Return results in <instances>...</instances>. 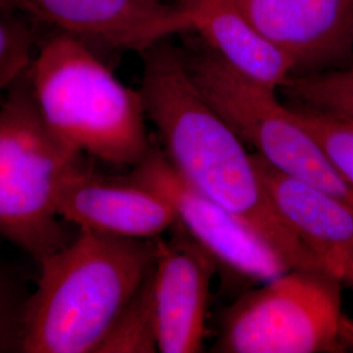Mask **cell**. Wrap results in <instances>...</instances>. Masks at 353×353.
I'll use <instances>...</instances> for the list:
<instances>
[{"instance_id": "5b68a950", "label": "cell", "mask_w": 353, "mask_h": 353, "mask_svg": "<svg viewBox=\"0 0 353 353\" xmlns=\"http://www.w3.org/2000/svg\"><path fill=\"white\" fill-rule=\"evenodd\" d=\"M194 85L245 145L271 165L338 196L353 208V189L341 178L290 106L270 88L234 70L203 39L181 48Z\"/></svg>"}, {"instance_id": "9a60e30c", "label": "cell", "mask_w": 353, "mask_h": 353, "mask_svg": "<svg viewBox=\"0 0 353 353\" xmlns=\"http://www.w3.org/2000/svg\"><path fill=\"white\" fill-rule=\"evenodd\" d=\"M292 105L353 122V64L313 74L292 75L281 87Z\"/></svg>"}, {"instance_id": "277c9868", "label": "cell", "mask_w": 353, "mask_h": 353, "mask_svg": "<svg viewBox=\"0 0 353 353\" xmlns=\"http://www.w3.org/2000/svg\"><path fill=\"white\" fill-rule=\"evenodd\" d=\"M88 169L83 154L57 139L43 122L29 70L0 102V237L37 263L68 240L58 214L65 186Z\"/></svg>"}, {"instance_id": "7a4b0ae2", "label": "cell", "mask_w": 353, "mask_h": 353, "mask_svg": "<svg viewBox=\"0 0 353 353\" xmlns=\"http://www.w3.org/2000/svg\"><path fill=\"white\" fill-rule=\"evenodd\" d=\"M154 240L80 230L42 259L26 303L23 353H94L153 270Z\"/></svg>"}, {"instance_id": "8fae6325", "label": "cell", "mask_w": 353, "mask_h": 353, "mask_svg": "<svg viewBox=\"0 0 353 353\" xmlns=\"http://www.w3.org/2000/svg\"><path fill=\"white\" fill-rule=\"evenodd\" d=\"M272 208L297 240L334 276L353 287V208L338 196L284 173L252 153Z\"/></svg>"}, {"instance_id": "52a82bcc", "label": "cell", "mask_w": 353, "mask_h": 353, "mask_svg": "<svg viewBox=\"0 0 353 353\" xmlns=\"http://www.w3.org/2000/svg\"><path fill=\"white\" fill-rule=\"evenodd\" d=\"M125 178L154 190L172 204L176 224L230 274L265 283L290 271L278 249L237 214L207 198L179 176L164 152L153 145Z\"/></svg>"}, {"instance_id": "e0dca14e", "label": "cell", "mask_w": 353, "mask_h": 353, "mask_svg": "<svg viewBox=\"0 0 353 353\" xmlns=\"http://www.w3.org/2000/svg\"><path fill=\"white\" fill-rule=\"evenodd\" d=\"M338 174L353 189V122L309 108L290 105Z\"/></svg>"}, {"instance_id": "6da1fadb", "label": "cell", "mask_w": 353, "mask_h": 353, "mask_svg": "<svg viewBox=\"0 0 353 353\" xmlns=\"http://www.w3.org/2000/svg\"><path fill=\"white\" fill-rule=\"evenodd\" d=\"M140 55L143 71L138 90L145 115L176 173L262 234L290 268L325 270L280 220L265 195L252 153L194 85L181 48L168 38Z\"/></svg>"}, {"instance_id": "ac0fdd59", "label": "cell", "mask_w": 353, "mask_h": 353, "mask_svg": "<svg viewBox=\"0 0 353 353\" xmlns=\"http://www.w3.org/2000/svg\"><path fill=\"white\" fill-rule=\"evenodd\" d=\"M29 296L24 275L0 256V353H23Z\"/></svg>"}, {"instance_id": "4fadbf2b", "label": "cell", "mask_w": 353, "mask_h": 353, "mask_svg": "<svg viewBox=\"0 0 353 353\" xmlns=\"http://www.w3.org/2000/svg\"><path fill=\"white\" fill-rule=\"evenodd\" d=\"M192 16V33L229 65L252 80L280 89L294 74L290 58L254 26L234 0H181Z\"/></svg>"}, {"instance_id": "5bb4252c", "label": "cell", "mask_w": 353, "mask_h": 353, "mask_svg": "<svg viewBox=\"0 0 353 353\" xmlns=\"http://www.w3.org/2000/svg\"><path fill=\"white\" fill-rule=\"evenodd\" d=\"M152 276L153 270L115 318L94 353L159 352Z\"/></svg>"}, {"instance_id": "3957f363", "label": "cell", "mask_w": 353, "mask_h": 353, "mask_svg": "<svg viewBox=\"0 0 353 353\" xmlns=\"http://www.w3.org/2000/svg\"><path fill=\"white\" fill-rule=\"evenodd\" d=\"M29 81L43 122L70 150L131 168L152 151L139 90L80 39L62 32L39 39Z\"/></svg>"}, {"instance_id": "ba28073f", "label": "cell", "mask_w": 353, "mask_h": 353, "mask_svg": "<svg viewBox=\"0 0 353 353\" xmlns=\"http://www.w3.org/2000/svg\"><path fill=\"white\" fill-rule=\"evenodd\" d=\"M36 24H48L93 50L141 54L192 33L191 13L165 0H11ZM100 54V52H99Z\"/></svg>"}, {"instance_id": "7c38bea8", "label": "cell", "mask_w": 353, "mask_h": 353, "mask_svg": "<svg viewBox=\"0 0 353 353\" xmlns=\"http://www.w3.org/2000/svg\"><path fill=\"white\" fill-rule=\"evenodd\" d=\"M58 214L80 230L134 240H154L176 224L161 194L123 176H96L90 169L65 186Z\"/></svg>"}, {"instance_id": "d6986e66", "label": "cell", "mask_w": 353, "mask_h": 353, "mask_svg": "<svg viewBox=\"0 0 353 353\" xmlns=\"http://www.w3.org/2000/svg\"><path fill=\"white\" fill-rule=\"evenodd\" d=\"M179 1H181V0H176V1H174V3H176V4H178V3H179Z\"/></svg>"}, {"instance_id": "9c48e42d", "label": "cell", "mask_w": 353, "mask_h": 353, "mask_svg": "<svg viewBox=\"0 0 353 353\" xmlns=\"http://www.w3.org/2000/svg\"><path fill=\"white\" fill-rule=\"evenodd\" d=\"M303 75L352 64L353 0H234Z\"/></svg>"}, {"instance_id": "2e32d148", "label": "cell", "mask_w": 353, "mask_h": 353, "mask_svg": "<svg viewBox=\"0 0 353 353\" xmlns=\"http://www.w3.org/2000/svg\"><path fill=\"white\" fill-rule=\"evenodd\" d=\"M37 26L11 0H0V102L32 65Z\"/></svg>"}, {"instance_id": "30bf717a", "label": "cell", "mask_w": 353, "mask_h": 353, "mask_svg": "<svg viewBox=\"0 0 353 353\" xmlns=\"http://www.w3.org/2000/svg\"><path fill=\"white\" fill-rule=\"evenodd\" d=\"M176 236L154 239L153 303L161 353L202 351L211 281L217 265L179 224Z\"/></svg>"}, {"instance_id": "8992f818", "label": "cell", "mask_w": 353, "mask_h": 353, "mask_svg": "<svg viewBox=\"0 0 353 353\" xmlns=\"http://www.w3.org/2000/svg\"><path fill=\"white\" fill-rule=\"evenodd\" d=\"M341 281L325 270L290 268L249 290L228 307L220 353H321L344 351L341 341Z\"/></svg>"}]
</instances>
